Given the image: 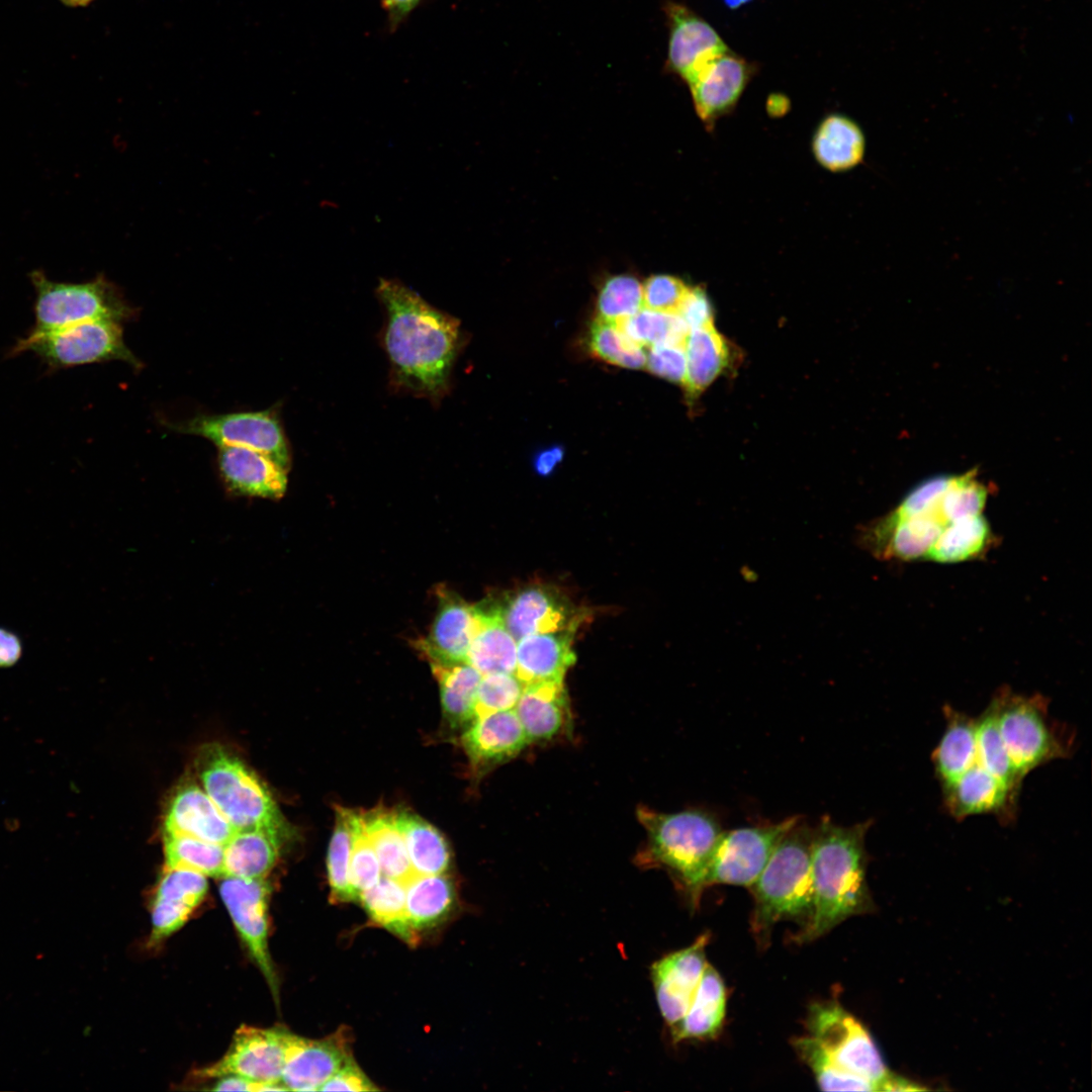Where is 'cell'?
I'll return each mask as SVG.
<instances>
[{"instance_id": "33", "label": "cell", "mask_w": 1092, "mask_h": 1092, "mask_svg": "<svg viewBox=\"0 0 1092 1092\" xmlns=\"http://www.w3.org/2000/svg\"><path fill=\"white\" fill-rule=\"evenodd\" d=\"M412 868L417 876L444 874L450 866V848L442 833L420 816L395 810Z\"/></svg>"}, {"instance_id": "14", "label": "cell", "mask_w": 1092, "mask_h": 1092, "mask_svg": "<svg viewBox=\"0 0 1092 1092\" xmlns=\"http://www.w3.org/2000/svg\"><path fill=\"white\" fill-rule=\"evenodd\" d=\"M265 879L223 877L221 900L252 959L275 992L276 976L268 949V900Z\"/></svg>"}, {"instance_id": "3", "label": "cell", "mask_w": 1092, "mask_h": 1092, "mask_svg": "<svg viewBox=\"0 0 1092 1092\" xmlns=\"http://www.w3.org/2000/svg\"><path fill=\"white\" fill-rule=\"evenodd\" d=\"M637 817L646 833L637 863L666 871L692 906H697L723 831L717 817L703 809L664 813L647 807H639Z\"/></svg>"}, {"instance_id": "45", "label": "cell", "mask_w": 1092, "mask_h": 1092, "mask_svg": "<svg viewBox=\"0 0 1092 1092\" xmlns=\"http://www.w3.org/2000/svg\"><path fill=\"white\" fill-rule=\"evenodd\" d=\"M524 684L515 673L482 675L474 704V719L486 714L515 709Z\"/></svg>"}, {"instance_id": "40", "label": "cell", "mask_w": 1092, "mask_h": 1092, "mask_svg": "<svg viewBox=\"0 0 1092 1092\" xmlns=\"http://www.w3.org/2000/svg\"><path fill=\"white\" fill-rule=\"evenodd\" d=\"M587 348L593 356L628 369H643L647 353L644 347L625 336L616 323L596 317L587 335Z\"/></svg>"}, {"instance_id": "22", "label": "cell", "mask_w": 1092, "mask_h": 1092, "mask_svg": "<svg viewBox=\"0 0 1092 1092\" xmlns=\"http://www.w3.org/2000/svg\"><path fill=\"white\" fill-rule=\"evenodd\" d=\"M748 80L745 62L729 52L710 61L689 83L698 115L712 122L727 113Z\"/></svg>"}, {"instance_id": "8", "label": "cell", "mask_w": 1092, "mask_h": 1092, "mask_svg": "<svg viewBox=\"0 0 1092 1092\" xmlns=\"http://www.w3.org/2000/svg\"><path fill=\"white\" fill-rule=\"evenodd\" d=\"M807 1028L839 1068L871 1082L880 1091L891 1074L871 1034L840 1004L833 1001L812 1004Z\"/></svg>"}, {"instance_id": "10", "label": "cell", "mask_w": 1092, "mask_h": 1092, "mask_svg": "<svg viewBox=\"0 0 1092 1092\" xmlns=\"http://www.w3.org/2000/svg\"><path fill=\"white\" fill-rule=\"evenodd\" d=\"M800 820L793 816L776 823L722 831L714 847L706 879L713 885L750 888L781 838Z\"/></svg>"}, {"instance_id": "39", "label": "cell", "mask_w": 1092, "mask_h": 1092, "mask_svg": "<svg viewBox=\"0 0 1092 1092\" xmlns=\"http://www.w3.org/2000/svg\"><path fill=\"white\" fill-rule=\"evenodd\" d=\"M616 324L625 336L644 348L665 344L685 346L690 332L678 314L646 307Z\"/></svg>"}, {"instance_id": "34", "label": "cell", "mask_w": 1092, "mask_h": 1092, "mask_svg": "<svg viewBox=\"0 0 1092 1092\" xmlns=\"http://www.w3.org/2000/svg\"><path fill=\"white\" fill-rule=\"evenodd\" d=\"M687 359L682 386L697 396L720 374L728 362V346L714 326L690 330L685 343Z\"/></svg>"}, {"instance_id": "20", "label": "cell", "mask_w": 1092, "mask_h": 1092, "mask_svg": "<svg viewBox=\"0 0 1092 1092\" xmlns=\"http://www.w3.org/2000/svg\"><path fill=\"white\" fill-rule=\"evenodd\" d=\"M482 620L481 607L444 594L429 635L418 641L417 648L429 662H465Z\"/></svg>"}, {"instance_id": "25", "label": "cell", "mask_w": 1092, "mask_h": 1092, "mask_svg": "<svg viewBox=\"0 0 1092 1092\" xmlns=\"http://www.w3.org/2000/svg\"><path fill=\"white\" fill-rule=\"evenodd\" d=\"M727 993L719 973L707 964L693 1001L680 1023L670 1031L673 1043L716 1037L726 1014Z\"/></svg>"}, {"instance_id": "51", "label": "cell", "mask_w": 1092, "mask_h": 1092, "mask_svg": "<svg viewBox=\"0 0 1092 1092\" xmlns=\"http://www.w3.org/2000/svg\"><path fill=\"white\" fill-rule=\"evenodd\" d=\"M676 314L690 330L713 326V313L710 301L699 287L689 288Z\"/></svg>"}, {"instance_id": "48", "label": "cell", "mask_w": 1092, "mask_h": 1092, "mask_svg": "<svg viewBox=\"0 0 1092 1092\" xmlns=\"http://www.w3.org/2000/svg\"><path fill=\"white\" fill-rule=\"evenodd\" d=\"M645 368L665 380L684 384L687 359L684 345H656L648 348Z\"/></svg>"}, {"instance_id": "32", "label": "cell", "mask_w": 1092, "mask_h": 1092, "mask_svg": "<svg viewBox=\"0 0 1092 1092\" xmlns=\"http://www.w3.org/2000/svg\"><path fill=\"white\" fill-rule=\"evenodd\" d=\"M483 620L468 649L465 662L481 675L515 673L518 641L488 607H481Z\"/></svg>"}, {"instance_id": "13", "label": "cell", "mask_w": 1092, "mask_h": 1092, "mask_svg": "<svg viewBox=\"0 0 1092 1092\" xmlns=\"http://www.w3.org/2000/svg\"><path fill=\"white\" fill-rule=\"evenodd\" d=\"M287 1030L241 1026L220 1060L200 1070L201 1078L238 1076L261 1084H282Z\"/></svg>"}, {"instance_id": "11", "label": "cell", "mask_w": 1092, "mask_h": 1092, "mask_svg": "<svg viewBox=\"0 0 1092 1092\" xmlns=\"http://www.w3.org/2000/svg\"><path fill=\"white\" fill-rule=\"evenodd\" d=\"M178 433L201 436L220 446H239L263 453L289 470L290 450L281 422L273 411L199 415L169 424Z\"/></svg>"}, {"instance_id": "19", "label": "cell", "mask_w": 1092, "mask_h": 1092, "mask_svg": "<svg viewBox=\"0 0 1092 1092\" xmlns=\"http://www.w3.org/2000/svg\"><path fill=\"white\" fill-rule=\"evenodd\" d=\"M220 477L234 494L278 499L287 488L288 470L271 457L239 447H218Z\"/></svg>"}, {"instance_id": "44", "label": "cell", "mask_w": 1092, "mask_h": 1092, "mask_svg": "<svg viewBox=\"0 0 1092 1092\" xmlns=\"http://www.w3.org/2000/svg\"><path fill=\"white\" fill-rule=\"evenodd\" d=\"M351 858L350 882L357 901L360 893L374 886L381 878L379 860L366 833L362 814L350 809Z\"/></svg>"}, {"instance_id": "7", "label": "cell", "mask_w": 1092, "mask_h": 1092, "mask_svg": "<svg viewBox=\"0 0 1092 1092\" xmlns=\"http://www.w3.org/2000/svg\"><path fill=\"white\" fill-rule=\"evenodd\" d=\"M30 278L36 293L33 332H51L95 320L121 322L131 315V308L103 277L85 283H64L33 271Z\"/></svg>"}, {"instance_id": "4", "label": "cell", "mask_w": 1092, "mask_h": 1092, "mask_svg": "<svg viewBox=\"0 0 1092 1092\" xmlns=\"http://www.w3.org/2000/svg\"><path fill=\"white\" fill-rule=\"evenodd\" d=\"M812 830L800 818L781 838L750 887L754 899L751 925L759 943L767 941L776 923L793 920L805 927L812 917Z\"/></svg>"}, {"instance_id": "12", "label": "cell", "mask_w": 1092, "mask_h": 1092, "mask_svg": "<svg viewBox=\"0 0 1092 1092\" xmlns=\"http://www.w3.org/2000/svg\"><path fill=\"white\" fill-rule=\"evenodd\" d=\"M489 608L517 641L537 633L577 629L585 616L558 589L541 583L512 592Z\"/></svg>"}, {"instance_id": "15", "label": "cell", "mask_w": 1092, "mask_h": 1092, "mask_svg": "<svg viewBox=\"0 0 1092 1092\" xmlns=\"http://www.w3.org/2000/svg\"><path fill=\"white\" fill-rule=\"evenodd\" d=\"M710 933L704 932L689 946L670 952L650 966L659 1012L674 1029L686 1015L707 966L705 949Z\"/></svg>"}, {"instance_id": "21", "label": "cell", "mask_w": 1092, "mask_h": 1092, "mask_svg": "<svg viewBox=\"0 0 1092 1092\" xmlns=\"http://www.w3.org/2000/svg\"><path fill=\"white\" fill-rule=\"evenodd\" d=\"M163 831L224 845L236 829L204 790L195 784H186L174 793L168 804Z\"/></svg>"}, {"instance_id": "29", "label": "cell", "mask_w": 1092, "mask_h": 1092, "mask_svg": "<svg viewBox=\"0 0 1092 1092\" xmlns=\"http://www.w3.org/2000/svg\"><path fill=\"white\" fill-rule=\"evenodd\" d=\"M944 715L946 729L932 755L942 787L968 770L975 762L977 753V719L949 707H945Z\"/></svg>"}, {"instance_id": "47", "label": "cell", "mask_w": 1092, "mask_h": 1092, "mask_svg": "<svg viewBox=\"0 0 1092 1092\" xmlns=\"http://www.w3.org/2000/svg\"><path fill=\"white\" fill-rule=\"evenodd\" d=\"M689 288L674 276H650L642 285L643 306L655 311L676 313Z\"/></svg>"}, {"instance_id": "1", "label": "cell", "mask_w": 1092, "mask_h": 1092, "mask_svg": "<svg viewBox=\"0 0 1092 1092\" xmlns=\"http://www.w3.org/2000/svg\"><path fill=\"white\" fill-rule=\"evenodd\" d=\"M375 292L385 312L381 341L392 386L439 403L462 347L460 322L398 280L380 279Z\"/></svg>"}, {"instance_id": "9", "label": "cell", "mask_w": 1092, "mask_h": 1092, "mask_svg": "<svg viewBox=\"0 0 1092 1092\" xmlns=\"http://www.w3.org/2000/svg\"><path fill=\"white\" fill-rule=\"evenodd\" d=\"M31 351L50 365L69 367L106 360H121L133 367L141 363L123 341L120 322L88 321L56 331L31 332L15 352Z\"/></svg>"}, {"instance_id": "38", "label": "cell", "mask_w": 1092, "mask_h": 1092, "mask_svg": "<svg viewBox=\"0 0 1092 1092\" xmlns=\"http://www.w3.org/2000/svg\"><path fill=\"white\" fill-rule=\"evenodd\" d=\"M976 739V763L1018 796L1022 779L1016 772L1004 747L992 702L977 719Z\"/></svg>"}, {"instance_id": "30", "label": "cell", "mask_w": 1092, "mask_h": 1092, "mask_svg": "<svg viewBox=\"0 0 1092 1092\" xmlns=\"http://www.w3.org/2000/svg\"><path fill=\"white\" fill-rule=\"evenodd\" d=\"M441 696L445 719L453 727H467L474 719L476 693L482 675L467 662H430Z\"/></svg>"}, {"instance_id": "27", "label": "cell", "mask_w": 1092, "mask_h": 1092, "mask_svg": "<svg viewBox=\"0 0 1092 1092\" xmlns=\"http://www.w3.org/2000/svg\"><path fill=\"white\" fill-rule=\"evenodd\" d=\"M864 135L851 119L838 114L827 116L818 126L812 142L817 162L830 171L855 167L863 158Z\"/></svg>"}, {"instance_id": "5", "label": "cell", "mask_w": 1092, "mask_h": 1092, "mask_svg": "<svg viewBox=\"0 0 1092 1092\" xmlns=\"http://www.w3.org/2000/svg\"><path fill=\"white\" fill-rule=\"evenodd\" d=\"M196 767L203 790L236 830L266 829L285 836L284 819L270 792L238 756L209 744Z\"/></svg>"}, {"instance_id": "50", "label": "cell", "mask_w": 1092, "mask_h": 1092, "mask_svg": "<svg viewBox=\"0 0 1092 1092\" xmlns=\"http://www.w3.org/2000/svg\"><path fill=\"white\" fill-rule=\"evenodd\" d=\"M376 1087L350 1056L320 1091H375Z\"/></svg>"}, {"instance_id": "46", "label": "cell", "mask_w": 1092, "mask_h": 1092, "mask_svg": "<svg viewBox=\"0 0 1092 1092\" xmlns=\"http://www.w3.org/2000/svg\"><path fill=\"white\" fill-rule=\"evenodd\" d=\"M208 884L206 876L183 869L165 870L154 898L185 903L194 909L201 903Z\"/></svg>"}, {"instance_id": "49", "label": "cell", "mask_w": 1092, "mask_h": 1092, "mask_svg": "<svg viewBox=\"0 0 1092 1092\" xmlns=\"http://www.w3.org/2000/svg\"><path fill=\"white\" fill-rule=\"evenodd\" d=\"M194 908L181 902L156 899L152 905L150 942L155 944L180 929Z\"/></svg>"}, {"instance_id": "26", "label": "cell", "mask_w": 1092, "mask_h": 1092, "mask_svg": "<svg viewBox=\"0 0 1092 1092\" xmlns=\"http://www.w3.org/2000/svg\"><path fill=\"white\" fill-rule=\"evenodd\" d=\"M284 836L266 829L236 830L223 845V877L265 879L275 866Z\"/></svg>"}, {"instance_id": "54", "label": "cell", "mask_w": 1092, "mask_h": 1092, "mask_svg": "<svg viewBox=\"0 0 1092 1092\" xmlns=\"http://www.w3.org/2000/svg\"><path fill=\"white\" fill-rule=\"evenodd\" d=\"M422 0H380L383 10L387 14L390 31H394L405 21L410 14L420 5Z\"/></svg>"}, {"instance_id": "16", "label": "cell", "mask_w": 1092, "mask_h": 1092, "mask_svg": "<svg viewBox=\"0 0 1092 1092\" xmlns=\"http://www.w3.org/2000/svg\"><path fill=\"white\" fill-rule=\"evenodd\" d=\"M667 65L688 84L710 61L728 52L717 31L686 6L668 2Z\"/></svg>"}, {"instance_id": "53", "label": "cell", "mask_w": 1092, "mask_h": 1092, "mask_svg": "<svg viewBox=\"0 0 1092 1092\" xmlns=\"http://www.w3.org/2000/svg\"><path fill=\"white\" fill-rule=\"evenodd\" d=\"M23 644L13 631L0 627V667L15 665L22 656Z\"/></svg>"}, {"instance_id": "28", "label": "cell", "mask_w": 1092, "mask_h": 1092, "mask_svg": "<svg viewBox=\"0 0 1092 1092\" xmlns=\"http://www.w3.org/2000/svg\"><path fill=\"white\" fill-rule=\"evenodd\" d=\"M456 901L452 881L443 874L415 876L405 885V914L410 927L417 932L443 922Z\"/></svg>"}, {"instance_id": "42", "label": "cell", "mask_w": 1092, "mask_h": 1092, "mask_svg": "<svg viewBox=\"0 0 1092 1092\" xmlns=\"http://www.w3.org/2000/svg\"><path fill=\"white\" fill-rule=\"evenodd\" d=\"M800 1058L811 1069L816 1082L824 1091H876L869 1081L839 1068L809 1034L794 1039Z\"/></svg>"}, {"instance_id": "17", "label": "cell", "mask_w": 1092, "mask_h": 1092, "mask_svg": "<svg viewBox=\"0 0 1092 1092\" xmlns=\"http://www.w3.org/2000/svg\"><path fill=\"white\" fill-rule=\"evenodd\" d=\"M349 1057L340 1033L309 1039L287 1032L281 1082L287 1090L320 1091Z\"/></svg>"}, {"instance_id": "58", "label": "cell", "mask_w": 1092, "mask_h": 1092, "mask_svg": "<svg viewBox=\"0 0 1092 1092\" xmlns=\"http://www.w3.org/2000/svg\"><path fill=\"white\" fill-rule=\"evenodd\" d=\"M94 0H81V7H85Z\"/></svg>"}, {"instance_id": "52", "label": "cell", "mask_w": 1092, "mask_h": 1092, "mask_svg": "<svg viewBox=\"0 0 1092 1092\" xmlns=\"http://www.w3.org/2000/svg\"><path fill=\"white\" fill-rule=\"evenodd\" d=\"M214 1091H288L283 1084H261L238 1076L217 1078Z\"/></svg>"}, {"instance_id": "57", "label": "cell", "mask_w": 1092, "mask_h": 1092, "mask_svg": "<svg viewBox=\"0 0 1092 1092\" xmlns=\"http://www.w3.org/2000/svg\"><path fill=\"white\" fill-rule=\"evenodd\" d=\"M63 5L67 7H81V0H59Z\"/></svg>"}, {"instance_id": "18", "label": "cell", "mask_w": 1092, "mask_h": 1092, "mask_svg": "<svg viewBox=\"0 0 1092 1092\" xmlns=\"http://www.w3.org/2000/svg\"><path fill=\"white\" fill-rule=\"evenodd\" d=\"M462 747L476 772L516 757L528 744L514 709L477 717L461 736Z\"/></svg>"}, {"instance_id": "31", "label": "cell", "mask_w": 1092, "mask_h": 1092, "mask_svg": "<svg viewBox=\"0 0 1092 1092\" xmlns=\"http://www.w3.org/2000/svg\"><path fill=\"white\" fill-rule=\"evenodd\" d=\"M361 814L382 875L406 885L417 875L396 824L395 810L378 807Z\"/></svg>"}, {"instance_id": "56", "label": "cell", "mask_w": 1092, "mask_h": 1092, "mask_svg": "<svg viewBox=\"0 0 1092 1092\" xmlns=\"http://www.w3.org/2000/svg\"><path fill=\"white\" fill-rule=\"evenodd\" d=\"M724 1L727 4V6H729L730 8H735V7H739V6L743 5V4H745L749 0H724Z\"/></svg>"}, {"instance_id": "55", "label": "cell", "mask_w": 1092, "mask_h": 1092, "mask_svg": "<svg viewBox=\"0 0 1092 1092\" xmlns=\"http://www.w3.org/2000/svg\"><path fill=\"white\" fill-rule=\"evenodd\" d=\"M563 456L564 449L560 445H554L542 449L534 456V469L540 476H548L562 461Z\"/></svg>"}, {"instance_id": "6", "label": "cell", "mask_w": 1092, "mask_h": 1092, "mask_svg": "<svg viewBox=\"0 0 1092 1092\" xmlns=\"http://www.w3.org/2000/svg\"><path fill=\"white\" fill-rule=\"evenodd\" d=\"M992 703L1004 747L1022 780L1035 767L1068 755V745L1052 728L1043 697L1002 689Z\"/></svg>"}, {"instance_id": "23", "label": "cell", "mask_w": 1092, "mask_h": 1092, "mask_svg": "<svg viewBox=\"0 0 1092 1092\" xmlns=\"http://www.w3.org/2000/svg\"><path fill=\"white\" fill-rule=\"evenodd\" d=\"M575 628L537 633L521 638L517 645L515 674L525 685L543 681H563L568 668L575 662L572 649Z\"/></svg>"}, {"instance_id": "36", "label": "cell", "mask_w": 1092, "mask_h": 1092, "mask_svg": "<svg viewBox=\"0 0 1092 1092\" xmlns=\"http://www.w3.org/2000/svg\"><path fill=\"white\" fill-rule=\"evenodd\" d=\"M358 901L373 922L407 942L416 939L406 919L404 884L383 876L374 886L360 893Z\"/></svg>"}, {"instance_id": "24", "label": "cell", "mask_w": 1092, "mask_h": 1092, "mask_svg": "<svg viewBox=\"0 0 1092 1092\" xmlns=\"http://www.w3.org/2000/svg\"><path fill=\"white\" fill-rule=\"evenodd\" d=\"M514 710L529 744L552 739L566 727L569 720L563 681L543 680L525 685Z\"/></svg>"}, {"instance_id": "41", "label": "cell", "mask_w": 1092, "mask_h": 1092, "mask_svg": "<svg viewBox=\"0 0 1092 1092\" xmlns=\"http://www.w3.org/2000/svg\"><path fill=\"white\" fill-rule=\"evenodd\" d=\"M350 809L338 807L333 835L328 848L327 869L333 902L357 901L350 882L351 824Z\"/></svg>"}, {"instance_id": "35", "label": "cell", "mask_w": 1092, "mask_h": 1092, "mask_svg": "<svg viewBox=\"0 0 1092 1092\" xmlns=\"http://www.w3.org/2000/svg\"><path fill=\"white\" fill-rule=\"evenodd\" d=\"M995 541L981 514L949 523L925 556V560L953 563L979 558Z\"/></svg>"}, {"instance_id": "2", "label": "cell", "mask_w": 1092, "mask_h": 1092, "mask_svg": "<svg viewBox=\"0 0 1092 1092\" xmlns=\"http://www.w3.org/2000/svg\"><path fill=\"white\" fill-rule=\"evenodd\" d=\"M871 822L839 825L824 816L812 830L813 914L796 936L811 941L869 906L866 834Z\"/></svg>"}, {"instance_id": "37", "label": "cell", "mask_w": 1092, "mask_h": 1092, "mask_svg": "<svg viewBox=\"0 0 1092 1092\" xmlns=\"http://www.w3.org/2000/svg\"><path fill=\"white\" fill-rule=\"evenodd\" d=\"M165 870L183 869L222 878L223 845L163 831Z\"/></svg>"}, {"instance_id": "43", "label": "cell", "mask_w": 1092, "mask_h": 1092, "mask_svg": "<svg viewBox=\"0 0 1092 1092\" xmlns=\"http://www.w3.org/2000/svg\"><path fill=\"white\" fill-rule=\"evenodd\" d=\"M642 307V284L633 276L616 275L608 278L599 291L597 317L618 323Z\"/></svg>"}]
</instances>
